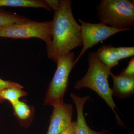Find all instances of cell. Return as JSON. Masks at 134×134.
Masks as SVG:
<instances>
[{
  "label": "cell",
  "mask_w": 134,
  "mask_h": 134,
  "mask_svg": "<svg viewBox=\"0 0 134 134\" xmlns=\"http://www.w3.org/2000/svg\"><path fill=\"white\" fill-rule=\"evenodd\" d=\"M41 8L50 11L44 1L38 0H0V7Z\"/></svg>",
  "instance_id": "obj_11"
},
{
  "label": "cell",
  "mask_w": 134,
  "mask_h": 134,
  "mask_svg": "<svg viewBox=\"0 0 134 134\" xmlns=\"http://www.w3.org/2000/svg\"><path fill=\"white\" fill-rule=\"evenodd\" d=\"M11 87L21 89H23V86L19 84L9 81H5L0 78V91Z\"/></svg>",
  "instance_id": "obj_17"
},
{
  "label": "cell",
  "mask_w": 134,
  "mask_h": 134,
  "mask_svg": "<svg viewBox=\"0 0 134 134\" xmlns=\"http://www.w3.org/2000/svg\"><path fill=\"white\" fill-rule=\"evenodd\" d=\"M110 75L113 81L112 96L120 99L132 97L134 94V76L119 75H116L111 72Z\"/></svg>",
  "instance_id": "obj_9"
},
{
  "label": "cell",
  "mask_w": 134,
  "mask_h": 134,
  "mask_svg": "<svg viewBox=\"0 0 134 134\" xmlns=\"http://www.w3.org/2000/svg\"><path fill=\"white\" fill-rule=\"evenodd\" d=\"M120 60L133 56L134 47H116Z\"/></svg>",
  "instance_id": "obj_15"
},
{
  "label": "cell",
  "mask_w": 134,
  "mask_h": 134,
  "mask_svg": "<svg viewBox=\"0 0 134 134\" xmlns=\"http://www.w3.org/2000/svg\"><path fill=\"white\" fill-rule=\"evenodd\" d=\"M60 134H76V122L72 121Z\"/></svg>",
  "instance_id": "obj_18"
},
{
  "label": "cell",
  "mask_w": 134,
  "mask_h": 134,
  "mask_svg": "<svg viewBox=\"0 0 134 134\" xmlns=\"http://www.w3.org/2000/svg\"><path fill=\"white\" fill-rule=\"evenodd\" d=\"M81 32L83 40V48L81 51L75 59L76 64L85 52L100 41L107 39L111 36L120 32L129 30L128 29H117L107 26L104 24H93L85 22L81 19Z\"/></svg>",
  "instance_id": "obj_6"
},
{
  "label": "cell",
  "mask_w": 134,
  "mask_h": 134,
  "mask_svg": "<svg viewBox=\"0 0 134 134\" xmlns=\"http://www.w3.org/2000/svg\"><path fill=\"white\" fill-rule=\"evenodd\" d=\"M14 112L16 117L21 121L26 120L31 116L30 107L26 103L18 100L12 104Z\"/></svg>",
  "instance_id": "obj_13"
},
{
  "label": "cell",
  "mask_w": 134,
  "mask_h": 134,
  "mask_svg": "<svg viewBox=\"0 0 134 134\" xmlns=\"http://www.w3.org/2000/svg\"><path fill=\"white\" fill-rule=\"evenodd\" d=\"M27 20L26 18L19 15L0 12V28L15 24L21 23Z\"/></svg>",
  "instance_id": "obj_14"
},
{
  "label": "cell",
  "mask_w": 134,
  "mask_h": 134,
  "mask_svg": "<svg viewBox=\"0 0 134 134\" xmlns=\"http://www.w3.org/2000/svg\"><path fill=\"white\" fill-rule=\"evenodd\" d=\"M27 95L26 92L19 88H7L0 91V103L7 100L11 104L19 100V99Z\"/></svg>",
  "instance_id": "obj_12"
},
{
  "label": "cell",
  "mask_w": 134,
  "mask_h": 134,
  "mask_svg": "<svg viewBox=\"0 0 134 134\" xmlns=\"http://www.w3.org/2000/svg\"><path fill=\"white\" fill-rule=\"evenodd\" d=\"M95 53L100 62L109 69L119 64L120 60L116 47L110 45L103 46Z\"/></svg>",
  "instance_id": "obj_10"
},
{
  "label": "cell",
  "mask_w": 134,
  "mask_h": 134,
  "mask_svg": "<svg viewBox=\"0 0 134 134\" xmlns=\"http://www.w3.org/2000/svg\"><path fill=\"white\" fill-rule=\"evenodd\" d=\"M52 21H29L0 28V37L40 39L49 44L52 40Z\"/></svg>",
  "instance_id": "obj_5"
},
{
  "label": "cell",
  "mask_w": 134,
  "mask_h": 134,
  "mask_svg": "<svg viewBox=\"0 0 134 134\" xmlns=\"http://www.w3.org/2000/svg\"><path fill=\"white\" fill-rule=\"evenodd\" d=\"M88 61V71L82 78L77 81L75 88L80 90L88 88L96 92L113 111L117 125L125 127L124 123L115 111V108L117 110L118 108L114 101L112 90L108 83V78L111 69L100 62L95 52L89 54Z\"/></svg>",
  "instance_id": "obj_2"
},
{
  "label": "cell",
  "mask_w": 134,
  "mask_h": 134,
  "mask_svg": "<svg viewBox=\"0 0 134 134\" xmlns=\"http://www.w3.org/2000/svg\"><path fill=\"white\" fill-rule=\"evenodd\" d=\"M44 1L50 9L54 12L59 8L60 2V1L58 0H45Z\"/></svg>",
  "instance_id": "obj_19"
},
{
  "label": "cell",
  "mask_w": 134,
  "mask_h": 134,
  "mask_svg": "<svg viewBox=\"0 0 134 134\" xmlns=\"http://www.w3.org/2000/svg\"><path fill=\"white\" fill-rule=\"evenodd\" d=\"M74 53L70 52L60 57L57 69L46 94L44 105L53 107L63 104V98L68 86L69 76L75 64Z\"/></svg>",
  "instance_id": "obj_4"
},
{
  "label": "cell",
  "mask_w": 134,
  "mask_h": 134,
  "mask_svg": "<svg viewBox=\"0 0 134 134\" xmlns=\"http://www.w3.org/2000/svg\"><path fill=\"white\" fill-rule=\"evenodd\" d=\"M52 22V40L47 51L48 58L56 62L60 57L83 46L81 26L73 15L72 1H60Z\"/></svg>",
  "instance_id": "obj_1"
},
{
  "label": "cell",
  "mask_w": 134,
  "mask_h": 134,
  "mask_svg": "<svg viewBox=\"0 0 134 134\" xmlns=\"http://www.w3.org/2000/svg\"><path fill=\"white\" fill-rule=\"evenodd\" d=\"M97 9L102 23L115 29L129 30L134 26L133 0H101Z\"/></svg>",
  "instance_id": "obj_3"
},
{
  "label": "cell",
  "mask_w": 134,
  "mask_h": 134,
  "mask_svg": "<svg viewBox=\"0 0 134 134\" xmlns=\"http://www.w3.org/2000/svg\"><path fill=\"white\" fill-rule=\"evenodd\" d=\"M73 113V106L70 104L64 103L53 107L47 134H60L72 122Z\"/></svg>",
  "instance_id": "obj_7"
},
{
  "label": "cell",
  "mask_w": 134,
  "mask_h": 134,
  "mask_svg": "<svg viewBox=\"0 0 134 134\" xmlns=\"http://www.w3.org/2000/svg\"><path fill=\"white\" fill-rule=\"evenodd\" d=\"M126 76H134V58L133 57L129 62L127 66L120 74Z\"/></svg>",
  "instance_id": "obj_16"
},
{
  "label": "cell",
  "mask_w": 134,
  "mask_h": 134,
  "mask_svg": "<svg viewBox=\"0 0 134 134\" xmlns=\"http://www.w3.org/2000/svg\"><path fill=\"white\" fill-rule=\"evenodd\" d=\"M70 97L74 103L77 113V119L76 121V134H105L108 132V130L104 129L100 132H96L87 125L84 115L83 108L86 101L90 100V96L81 97L74 93H71Z\"/></svg>",
  "instance_id": "obj_8"
}]
</instances>
